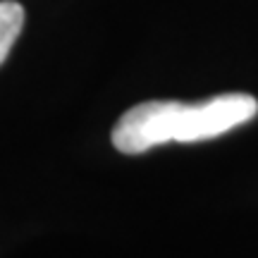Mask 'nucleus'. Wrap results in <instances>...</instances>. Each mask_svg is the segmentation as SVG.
Here are the masks:
<instances>
[{"mask_svg": "<svg viewBox=\"0 0 258 258\" xmlns=\"http://www.w3.org/2000/svg\"><path fill=\"white\" fill-rule=\"evenodd\" d=\"M22 27H24V8L15 0H0V64L10 55Z\"/></svg>", "mask_w": 258, "mask_h": 258, "instance_id": "nucleus-2", "label": "nucleus"}, {"mask_svg": "<svg viewBox=\"0 0 258 258\" xmlns=\"http://www.w3.org/2000/svg\"><path fill=\"white\" fill-rule=\"evenodd\" d=\"M258 115V101L249 93H220L201 103L144 101L129 108L112 129V146L137 156L167 141L194 144L222 137Z\"/></svg>", "mask_w": 258, "mask_h": 258, "instance_id": "nucleus-1", "label": "nucleus"}]
</instances>
